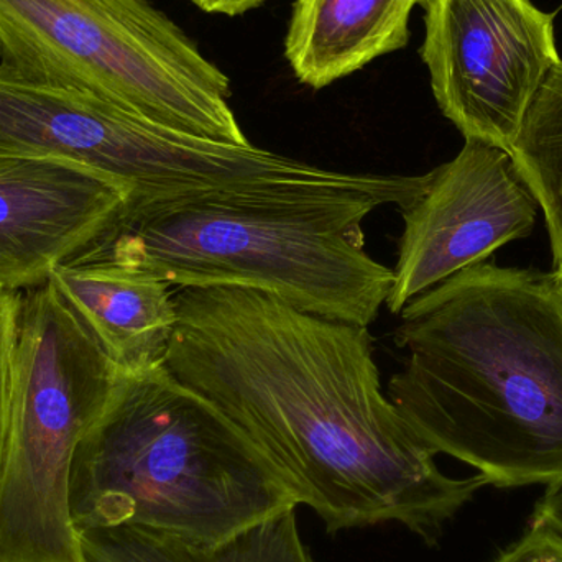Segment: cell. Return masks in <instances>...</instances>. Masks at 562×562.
<instances>
[{"mask_svg": "<svg viewBox=\"0 0 562 562\" xmlns=\"http://www.w3.org/2000/svg\"><path fill=\"white\" fill-rule=\"evenodd\" d=\"M165 367L270 459L329 533L403 525L435 544L488 482L452 479L383 392L369 327L260 291L180 288Z\"/></svg>", "mask_w": 562, "mask_h": 562, "instance_id": "6da1fadb", "label": "cell"}, {"mask_svg": "<svg viewBox=\"0 0 562 562\" xmlns=\"http://www.w3.org/2000/svg\"><path fill=\"white\" fill-rule=\"evenodd\" d=\"M386 395L436 454L498 488L562 482L558 273L479 263L409 301Z\"/></svg>", "mask_w": 562, "mask_h": 562, "instance_id": "7a4b0ae2", "label": "cell"}, {"mask_svg": "<svg viewBox=\"0 0 562 562\" xmlns=\"http://www.w3.org/2000/svg\"><path fill=\"white\" fill-rule=\"evenodd\" d=\"M425 183L392 190L272 188L132 201L78 259L140 269L180 288H244L304 313L369 327L393 270L366 250L363 221ZM76 260V259H75Z\"/></svg>", "mask_w": 562, "mask_h": 562, "instance_id": "3957f363", "label": "cell"}, {"mask_svg": "<svg viewBox=\"0 0 562 562\" xmlns=\"http://www.w3.org/2000/svg\"><path fill=\"white\" fill-rule=\"evenodd\" d=\"M297 507L249 436L165 366L121 372L72 462L78 530L125 525L213 544Z\"/></svg>", "mask_w": 562, "mask_h": 562, "instance_id": "277c9868", "label": "cell"}, {"mask_svg": "<svg viewBox=\"0 0 562 562\" xmlns=\"http://www.w3.org/2000/svg\"><path fill=\"white\" fill-rule=\"evenodd\" d=\"M0 69L184 134L250 144L229 78L147 0H0Z\"/></svg>", "mask_w": 562, "mask_h": 562, "instance_id": "5b68a950", "label": "cell"}, {"mask_svg": "<svg viewBox=\"0 0 562 562\" xmlns=\"http://www.w3.org/2000/svg\"><path fill=\"white\" fill-rule=\"evenodd\" d=\"M119 375L49 281L23 296L0 468V562H89L71 514L72 462Z\"/></svg>", "mask_w": 562, "mask_h": 562, "instance_id": "8992f818", "label": "cell"}, {"mask_svg": "<svg viewBox=\"0 0 562 562\" xmlns=\"http://www.w3.org/2000/svg\"><path fill=\"white\" fill-rule=\"evenodd\" d=\"M0 157L53 158L94 171L132 201L293 184V158L173 131L112 102L0 69Z\"/></svg>", "mask_w": 562, "mask_h": 562, "instance_id": "52a82bcc", "label": "cell"}, {"mask_svg": "<svg viewBox=\"0 0 562 562\" xmlns=\"http://www.w3.org/2000/svg\"><path fill=\"white\" fill-rule=\"evenodd\" d=\"M423 61L432 94L464 138L514 150L561 63L554 15L531 0H429Z\"/></svg>", "mask_w": 562, "mask_h": 562, "instance_id": "ba28073f", "label": "cell"}, {"mask_svg": "<svg viewBox=\"0 0 562 562\" xmlns=\"http://www.w3.org/2000/svg\"><path fill=\"white\" fill-rule=\"evenodd\" d=\"M538 203L504 148L465 138L448 164L425 175L402 211L403 233L385 306L400 314L419 294L484 263L533 233Z\"/></svg>", "mask_w": 562, "mask_h": 562, "instance_id": "9c48e42d", "label": "cell"}, {"mask_svg": "<svg viewBox=\"0 0 562 562\" xmlns=\"http://www.w3.org/2000/svg\"><path fill=\"white\" fill-rule=\"evenodd\" d=\"M117 184L53 158L0 157V290H33L111 233Z\"/></svg>", "mask_w": 562, "mask_h": 562, "instance_id": "30bf717a", "label": "cell"}, {"mask_svg": "<svg viewBox=\"0 0 562 562\" xmlns=\"http://www.w3.org/2000/svg\"><path fill=\"white\" fill-rule=\"evenodd\" d=\"M48 281L121 372L165 366L178 321L170 284L140 269L82 259L58 267Z\"/></svg>", "mask_w": 562, "mask_h": 562, "instance_id": "8fae6325", "label": "cell"}, {"mask_svg": "<svg viewBox=\"0 0 562 562\" xmlns=\"http://www.w3.org/2000/svg\"><path fill=\"white\" fill-rule=\"evenodd\" d=\"M429 0H296L284 55L301 85L323 89L408 45L409 15Z\"/></svg>", "mask_w": 562, "mask_h": 562, "instance_id": "7c38bea8", "label": "cell"}, {"mask_svg": "<svg viewBox=\"0 0 562 562\" xmlns=\"http://www.w3.org/2000/svg\"><path fill=\"white\" fill-rule=\"evenodd\" d=\"M79 537L89 562H316L301 538L296 508L213 544L125 525L86 528Z\"/></svg>", "mask_w": 562, "mask_h": 562, "instance_id": "4fadbf2b", "label": "cell"}, {"mask_svg": "<svg viewBox=\"0 0 562 562\" xmlns=\"http://www.w3.org/2000/svg\"><path fill=\"white\" fill-rule=\"evenodd\" d=\"M510 155L543 211L558 269L562 266V61L538 91Z\"/></svg>", "mask_w": 562, "mask_h": 562, "instance_id": "5bb4252c", "label": "cell"}, {"mask_svg": "<svg viewBox=\"0 0 562 562\" xmlns=\"http://www.w3.org/2000/svg\"><path fill=\"white\" fill-rule=\"evenodd\" d=\"M22 303L23 296L20 291L0 290V468L12 415Z\"/></svg>", "mask_w": 562, "mask_h": 562, "instance_id": "9a60e30c", "label": "cell"}, {"mask_svg": "<svg viewBox=\"0 0 562 562\" xmlns=\"http://www.w3.org/2000/svg\"><path fill=\"white\" fill-rule=\"evenodd\" d=\"M495 562H562V535L547 525L533 524Z\"/></svg>", "mask_w": 562, "mask_h": 562, "instance_id": "2e32d148", "label": "cell"}, {"mask_svg": "<svg viewBox=\"0 0 562 562\" xmlns=\"http://www.w3.org/2000/svg\"><path fill=\"white\" fill-rule=\"evenodd\" d=\"M533 524L547 525L562 535V482L547 491L535 508Z\"/></svg>", "mask_w": 562, "mask_h": 562, "instance_id": "e0dca14e", "label": "cell"}, {"mask_svg": "<svg viewBox=\"0 0 562 562\" xmlns=\"http://www.w3.org/2000/svg\"><path fill=\"white\" fill-rule=\"evenodd\" d=\"M194 5L207 13H221V15H243L249 10L257 9L267 0H191Z\"/></svg>", "mask_w": 562, "mask_h": 562, "instance_id": "ac0fdd59", "label": "cell"}, {"mask_svg": "<svg viewBox=\"0 0 562 562\" xmlns=\"http://www.w3.org/2000/svg\"><path fill=\"white\" fill-rule=\"evenodd\" d=\"M554 272L558 273V279H560L561 290H562V266L554 269Z\"/></svg>", "mask_w": 562, "mask_h": 562, "instance_id": "d6986e66", "label": "cell"}]
</instances>
